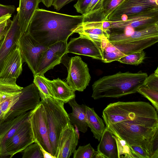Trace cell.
Here are the masks:
<instances>
[{
  "label": "cell",
  "instance_id": "cell-1",
  "mask_svg": "<svg viewBox=\"0 0 158 158\" xmlns=\"http://www.w3.org/2000/svg\"><path fill=\"white\" fill-rule=\"evenodd\" d=\"M102 117L106 127L114 135L130 145L140 146L151 158L153 143L158 138V116L149 102L110 103L103 110Z\"/></svg>",
  "mask_w": 158,
  "mask_h": 158
},
{
  "label": "cell",
  "instance_id": "cell-2",
  "mask_svg": "<svg viewBox=\"0 0 158 158\" xmlns=\"http://www.w3.org/2000/svg\"><path fill=\"white\" fill-rule=\"evenodd\" d=\"M83 20L82 15H70L39 8L27 32L40 44L48 47L60 41L67 42Z\"/></svg>",
  "mask_w": 158,
  "mask_h": 158
},
{
  "label": "cell",
  "instance_id": "cell-3",
  "mask_svg": "<svg viewBox=\"0 0 158 158\" xmlns=\"http://www.w3.org/2000/svg\"><path fill=\"white\" fill-rule=\"evenodd\" d=\"M148 76L146 73L119 72L103 76L92 86V97L94 100L104 98H118L137 92Z\"/></svg>",
  "mask_w": 158,
  "mask_h": 158
},
{
  "label": "cell",
  "instance_id": "cell-4",
  "mask_svg": "<svg viewBox=\"0 0 158 158\" xmlns=\"http://www.w3.org/2000/svg\"><path fill=\"white\" fill-rule=\"evenodd\" d=\"M158 41V23L133 31L131 34L113 32L110 34V52L122 57L150 47Z\"/></svg>",
  "mask_w": 158,
  "mask_h": 158
},
{
  "label": "cell",
  "instance_id": "cell-5",
  "mask_svg": "<svg viewBox=\"0 0 158 158\" xmlns=\"http://www.w3.org/2000/svg\"><path fill=\"white\" fill-rule=\"evenodd\" d=\"M49 130L52 155L56 158L60 137L63 130L70 122L64 103L52 98L41 100Z\"/></svg>",
  "mask_w": 158,
  "mask_h": 158
},
{
  "label": "cell",
  "instance_id": "cell-6",
  "mask_svg": "<svg viewBox=\"0 0 158 158\" xmlns=\"http://www.w3.org/2000/svg\"><path fill=\"white\" fill-rule=\"evenodd\" d=\"M109 29L123 30L130 28L137 30L158 23V7L128 15H123L118 19L108 21Z\"/></svg>",
  "mask_w": 158,
  "mask_h": 158
},
{
  "label": "cell",
  "instance_id": "cell-7",
  "mask_svg": "<svg viewBox=\"0 0 158 158\" xmlns=\"http://www.w3.org/2000/svg\"><path fill=\"white\" fill-rule=\"evenodd\" d=\"M28 118L34 142L52 155L48 123L44 108L41 101L35 109L30 111Z\"/></svg>",
  "mask_w": 158,
  "mask_h": 158
},
{
  "label": "cell",
  "instance_id": "cell-8",
  "mask_svg": "<svg viewBox=\"0 0 158 158\" xmlns=\"http://www.w3.org/2000/svg\"><path fill=\"white\" fill-rule=\"evenodd\" d=\"M18 45L23 63L26 62L33 76L35 75L42 55L48 47L40 44L27 32L21 36Z\"/></svg>",
  "mask_w": 158,
  "mask_h": 158
},
{
  "label": "cell",
  "instance_id": "cell-9",
  "mask_svg": "<svg viewBox=\"0 0 158 158\" xmlns=\"http://www.w3.org/2000/svg\"><path fill=\"white\" fill-rule=\"evenodd\" d=\"M108 42L106 39L101 42L81 36L71 39L67 43V53L89 56L102 60L103 52Z\"/></svg>",
  "mask_w": 158,
  "mask_h": 158
},
{
  "label": "cell",
  "instance_id": "cell-10",
  "mask_svg": "<svg viewBox=\"0 0 158 158\" xmlns=\"http://www.w3.org/2000/svg\"><path fill=\"white\" fill-rule=\"evenodd\" d=\"M34 143L31 124L29 118L17 129L13 135L5 142L0 158H10L22 152L27 146Z\"/></svg>",
  "mask_w": 158,
  "mask_h": 158
},
{
  "label": "cell",
  "instance_id": "cell-11",
  "mask_svg": "<svg viewBox=\"0 0 158 158\" xmlns=\"http://www.w3.org/2000/svg\"><path fill=\"white\" fill-rule=\"evenodd\" d=\"M67 66V83L75 92L83 91L91 80L87 64L79 56L70 58Z\"/></svg>",
  "mask_w": 158,
  "mask_h": 158
},
{
  "label": "cell",
  "instance_id": "cell-12",
  "mask_svg": "<svg viewBox=\"0 0 158 158\" xmlns=\"http://www.w3.org/2000/svg\"><path fill=\"white\" fill-rule=\"evenodd\" d=\"M40 98L39 91L34 83L23 87L19 99L9 111L6 119L34 109L40 103Z\"/></svg>",
  "mask_w": 158,
  "mask_h": 158
},
{
  "label": "cell",
  "instance_id": "cell-13",
  "mask_svg": "<svg viewBox=\"0 0 158 158\" xmlns=\"http://www.w3.org/2000/svg\"><path fill=\"white\" fill-rule=\"evenodd\" d=\"M14 78H0V110L4 120L8 113L19 99L23 87L16 83Z\"/></svg>",
  "mask_w": 158,
  "mask_h": 158
},
{
  "label": "cell",
  "instance_id": "cell-14",
  "mask_svg": "<svg viewBox=\"0 0 158 158\" xmlns=\"http://www.w3.org/2000/svg\"><path fill=\"white\" fill-rule=\"evenodd\" d=\"M67 41H60L48 47L41 58L36 75H44L59 64L67 54Z\"/></svg>",
  "mask_w": 158,
  "mask_h": 158
},
{
  "label": "cell",
  "instance_id": "cell-15",
  "mask_svg": "<svg viewBox=\"0 0 158 158\" xmlns=\"http://www.w3.org/2000/svg\"><path fill=\"white\" fill-rule=\"evenodd\" d=\"M158 0H123L109 15L107 21L158 7Z\"/></svg>",
  "mask_w": 158,
  "mask_h": 158
},
{
  "label": "cell",
  "instance_id": "cell-16",
  "mask_svg": "<svg viewBox=\"0 0 158 158\" xmlns=\"http://www.w3.org/2000/svg\"><path fill=\"white\" fill-rule=\"evenodd\" d=\"M22 36L18 24L17 13L12 20L0 41V73L4 61L10 52L18 45Z\"/></svg>",
  "mask_w": 158,
  "mask_h": 158
},
{
  "label": "cell",
  "instance_id": "cell-17",
  "mask_svg": "<svg viewBox=\"0 0 158 158\" xmlns=\"http://www.w3.org/2000/svg\"><path fill=\"white\" fill-rule=\"evenodd\" d=\"M79 136L70 122L61 132L56 158H69L77 145Z\"/></svg>",
  "mask_w": 158,
  "mask_h": 158
},
{
  "label": "cell",
  "instance_id": "cell-18",
  "mask_svg": "<svg viewBox=\"0 0 158 158\" xmlns=\"http://www.w3.org/2000/svg\"><path fill=\"white\" fill-rule=\"evenodd\" d=\"M23 62L18 45L9 54L4 61L0 78L17 79L21 74Z\"/></svg>",
  "mask_w": 158,
  "mask_h": 158
},
{
  "label": "cell",
  "instance_id": "cell-19",
  "mask_svg": "<svg viewBox=\"0 0 158 158\" xmlns=\"http://www.w3.org/2000/svg\"><path fill=\"white\" fill-rule=\"evenodd\" d=\"M30 113L27 112L15 118L0 121V157L6 141L28 118Z\"/></svg>",
  "mask_w": 158,
  "mask_h": 158
},
{
  "label": "cell",
  "instance_id": "cell-20",
  "mask_svg": "<svg viewBox=\"0 0 158 158\" xmlns=\"http://www.w3.org/2000/svg\"><path fill=\"white\" fill-rule=\"evenodd\" d=\"M41 0H19L17 8L18 24L22 35L27 29L35 11L39 8Z\"/></svg>",
  "mask_w": 158,
  "mask_h": 158
},
{
  "label": "cell",
  "instance_id": "cell-21",
  "mask_svg": "<svg viewBox=\"0 0 158 158\" xmlns=\"http://www.w3.org/2000/svg\"><path fill=\"white\" fill-rule=\"evenodd\" d=\"M100 140L97 151L101 158H118L115 136L106 127Z\"/></svg>",
  "mask_w": 158,
  "mask_h": 158
},
{
  "label": "cell",
  "instance_id": "cell-22",
  "mask_svg": "<svg viewBox=\"0 0 158 158\" xmlns=\"http://www.w3.org/2000/svg\"><path fill=\"white\" fill-rule=\"evenodd\" d=\"M68 103L72 109V112L68 114L71 124L78 131L85 133L88 127L86 121L85 105L79 104L75 98L70 100Z\"/></svg>",
  "mask_w": 158,
  "mask_h": 158
},
{
  "label": "cell",
  "instance_id": "cell-23",
  "mask_svg": "<svg viewBox=\"0 0 158 158\" xmlns=\"http://www.w3.org/2000/svg\"><path fill=\"white\" fill-rule=\"evenodd\" d=\"M53 98L67 103L75 97V91L67 83L59 78L50 81Z\"/></svg>",
  "mask_w": 158,
  "mask_h": 158
},
{
  "label": "cell",
  "instance_id": "cell-24",
  "mask_svg": "<svg viewBox=\"0 0 158 158\" xmlns=\"http://www.w3.org/2000/svg\"><path fill=\"white\" fill-rule=\"evenodd\" d=\"M86 122L93 134L94 137L100 140L105 127L103 120L95 111L93 108L85 105Z\"/></svg>",
  "mask_w": 158,
  "mask_h": 158
},
{
  "label": "cell",
  "instance_id": "cell-25",
  "mask_svg": "<svg viewBox=\"0 0 158 158\" xmlns=\"http://www.w3.org/2000/svg\"><path fill=\"white\" fill-rule=\"evenodd\" d=\"M34 77L33 83L39 91L41 100L49 98H53L50 85V80L46 78L44 75H36Z\"/></svg>",
  "mask_w": 158,
  "mask_h": 158
},
{
  "label": "cell",
  "instance_id": "cell-26",
  "mask_svg": "<svg viewBox=\"0 0 158 158\" xmlns=\"http://www.w3.org/2000/svg\"><path fill=\"white\" fill-rule=\"evenodd\" d=\"M115 138L117 142L118 158H137L129 144L115 136Z\"/></svg>",
  "mask_w": 158,
  "mask_h": 158
},
{
  "label": "cell",
  "instance_id": "cell-27",
  "mask_svg": "<svg viewBox=\"0 0 158 158\" xmlns=\"http://www.w3.org/2000/svg\"><path fill=\"white\" fill-rule=\"evenodd\" d=\"M145 58V53L142 50L124 56L118 61L122 63L138 65L143 62Z\"/></svg>",
  "mask_w": 158,
  "mask_h": 158
},
{
  "label": "cell",
  "instance_id": "cell-28",
  "mask_svg": "<svg viewBox=\"0 0 158 158\" xmlns=\"http://www.w3.org/2000/svg\"><path fill=\"white\" fill-rule=\"evenodd\" d=\"M97 151H95L90 143L79 146L73 153V158H95Z\"/></svg>",
  "mask_w": 158,
  "mask_h": 158
},
{
  "label": "cell",
  "instance_id": "cell-29",
  "mask_svg": "<svg viewBox=\"0 0 158 158\" xmlns=\"http://www.w3.org/2000/svg\"><path fill=\"white\" fill-rule=\"evenodd\" d=\"M137 92L148 99L152 103L156 110L158 111V91L142 86Z\"/></svg>",
  "mask_w": 158,
  "mask_h": 158
},
{
  "label": "cell",
  "instance_id": "cell-30",
  "mask_svg": "<svg viewBox=\"0 0 158 158\" xmlns=\"http://www.w3.org/2000/svg\"><path fill=\"white\" fill-rule=\"evenodd\" d=\"M123 0H103V10L100 21L107 20L109 15Z\"/></svg>",
  "mask_w": 158,
  "mask_h": 158
},
{
  "label": "cell",
  "instance_id": "cell-31",
  "mask_svg": "<svg viewBox=\"0 0 158 158\" xmlns=\"http://www.w3.org/2000/svg\"><path fill=\"white\" fill-rule=\"evenodd\" d=\"M27 146L22 152L23 158H43L40 146L36 143Z\"/></svg>",
  "mask_w": 158,
  "mask_h": 158
},
{
  "label": "cell",
  "instance_id": "cell-32",
  "mask_svg": "<svg viewBox=\"0 0 158 158\" xmlns=\"http://www.w3.org/2000/svg\"><path fill=\"white\" fill-rule=\"evenodd\" d=\"M158 69L157 68L153 73L147 77L143 86L158 91Z\"/></svg>",
  "mask_w": 158,
  "mask_h": 158
},
{
  "label": "cell",
  "instance_id": "cell-33",
  "mask_svg": "<svg viewBox=\"0 0 158 158\" xmlns=\"http://www.w3.org/2000/svg\"><path fill=\"white\" fill-rule=\"evenodd\" d=\"M92 0H77L73 6L77 12L84 15L86 9Z\"/></svg>",
  "mask_w": 158,
  "mask_h": 158
},
{
  "label": "cell",
  "instance_id": "cell-34",
  "mask_svg": "<svg viewBox=\"0 0 158 158\" xmlns=\"http://www.w3.org/2000/svg\"><path fill=\"white\" fill-rule=\"evenodd\" d=\"M122 57L114 52H107L104 51L103 60L102 61L105 63H110L117 61Z\"/></svg>",
  "mask_w": 158,
  "mask_h": 158
},
{
  "label": "cell",
  "instance_id": "cell-35",
  "mask_svg": "<svg viewBox=\"0 0 158 158\" xmlns=\"http://www.w3.org/2000/svg\"><path fill=\"white\" fill-rule=\"evenodd\" d=\"M130 145L137 158H150L148 153L140 146Z\"/></svg>",
  "mask_w": 158,
  "mask_h": 158
},
{
  "label": "cell",
  "instance_id": "cell-36",
  "mask_svg": "<svg viewBox=\"0 0 158 158\" xmlns=\"http://www.w3.org/2000/svg\"><path fill=\"white\" fill-rule=\"evenodd\" d=\"M16 10L14 5H4L0 3V18L7 15L13 14Z\"/></svg>",
  "mask_w": 158,
  "mask_h": 158
},
{
  "label": "cell",
  "instance_id": "cell-37",
  "mask_svg": "<svg viewBox=\"0 0 158 158\" xmlns=\"http://www.w3.org/2000/svg\"><path fill=\"white\" fill-rule=\"evenodd\" d=\"M75 0H54L52 5L56 10H59L63 6Z\"/></svg>",
  "mask_w": 158,
  "mask_h": 158
},
{
  "label": "cell",
  "instance_id": "cell-38",
  "mask_svg": "<svg viewBox=\"0 0 158 158\" xmlns=\"http://www.w3.org/2000/svg\"><path fill=\"white\" fill-rule=\"evenodd\" d=\"M11 21L10 18L0 23V37L4 35Z\"/></svg>",
  "mask_w": 158,
  "mask_h": 158
},
{
  "label": "cell",
  "instance_id": "cell-39",
  "mask_svg": "<svg viewBox=\"0 0 158 158\" xmlns=\"http://www.w3.org/2000/svg\"><path fill=\"white\" fill-rule=\"evenodd\" d=\"M40 147L43 155V158H56L55 156L45 150L41 147L40 146Z\"/></svg>",
  "mask_w": 158,
  "mask_h": 158
},
{
  "label": "cell",
  "instance_id": "cell-40",
  "mask_svg": "<svg viewBox=\"0 0 158 158\" xmlns=\"http://www.w3.org/2000/svg\"><path fill=\"white\" fill-rule=\"evenodd\" d=\"M54 0H41L45 6L47 8L51 7L52 5Z\"/></svg>",
  "mask_w": 158,
  "mask_h": 158
},
{
  "label": "cell",
  "instance_id": "cell-41",
  "mask_svg": "<svg viewBox=\"0 0 158 158\" xmlns=\"http://www.w3.org/2000/svg\"><path fill=\"white\" fill-rule=\"evenodd\" d=\"M11 15V14L7 15L1 18H0V23L10 18Z\"/></svg>",
  "mask_w": 158,
  "mask_h": 158
},
{
  "label": "cell",
  "instance_id": "cell-42",
  "mask_svg": "<svg viewBox=\"0 0 158 158\" xmlns=\"http://www.w3.org/2000/svg\"><path fill=\"white\" fill-rule=\"evenodd\" d=\"M3 120H4L3 116L0 110V121H2Z\"/></svg>",
  "mask_w": 158,
  "mask_h": 158
},
{
  "label": "cell",
  "instance_id": "cell-43",
  "mask_svg": "<svg viewBox=\"0 0 158 158\" xmlns=\"http://www.w3.org/2000/svg\"><path fill=\"white\" fill-rule=\"evenodd\" d=\"M3 36H2V37H0V40H1V39H2V37Z\"/></svg>",
  "mask_w": 158,
  "mask_h": 158
}]
</instances>
